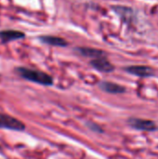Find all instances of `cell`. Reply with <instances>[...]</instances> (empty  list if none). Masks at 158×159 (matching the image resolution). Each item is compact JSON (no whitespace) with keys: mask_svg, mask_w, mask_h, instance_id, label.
<instances>
[{"mask_svg":"<svg viewBox=\"0 0 158 159\" xmlns=\"http://www.w3.org/2000/svg\"><path fill=\"white\" fill-rule=\"evenodd\" d=\"M25 37V34L17 30H3L0 31V39L2 43L7 44L11 41H15L18 39H22Z\"/></svg>","mask_w":158,"mask_h":159,"instance_id":"cell-6","label":"cell"},{"mask_svg":"<svg viewBox=\"0 0 158 159\" xmlns=\"http://www.w3.org/2000/svg\"><path fill=\"white\" fill-rule=\"evenodd\" d=\"M90 65L102 73H111L115 70V66L106 59V57H102L90 61Z\"/></svg>","mask_w":158,"mask_h":159,"instance_id":"cell-5","label":"cell"},{"mask_svg":"<svg viewBox=\"0 0 158 159\" xmlns=\"http://www.w3.org/2000/svg\"><path fill=\"white\" fill-rule=\"evenodd\" d=\"M75 50L82 56L84 57H88V58H91V59H98V58H102V57H106V52L102 50V49H97V48H76Z\"/></svg>","mask_w":158,"mask_h":159,"instance_id":"cell-7","label":"cell"},{"mask_svg":"<svg viewBox=\"0 0 158 159\" xmlns=\"http://www.w3.org/2000/svg\"><path fill=\"white\" fill-rule=\"evenodd\" d=\"M125 70L126 72L140 77H150L155 75L154 69L145 65H131L126 67Z\"/></svg>","mask_w":158,"mask_h":159,"instance_id":"cell-4","label":"cell"},{"mask_svg":"<svg viewBox=\"0 0 158 159\" xmlns=\"http://www.w3.org/2000/svg\"><path fill=\"white\" fill-rule=\"evenodd\" d=\"M16 71L22 78L31 82H34L43 86H51L53 84V78L44 72L26 67H18Z\"/></svg>","mask_w":158,"mask_h":159,"instance_id":"cell-1","label":"cell"},{"mask_svg":"<svg viewBox=\"0 0 158 159\" xmlns=\"http://www.w3.org/2000/svg\"><path fill=\"white\" fill-rule=\"evenodd\" d=\"M0 128L7 129L11 130H23L25 129L24 124L15 117H12L6 114H0Z\"/></svg>","mask_w":158,"mask_h":159,"instance_id":"cell-2","label":"cell"},{"mask_svg":"<svg viewBox=\"0 0 158 159\" xmlns=\"http://www.w3.org/2000/svg\"><path fill=\"white\" fill-rule=\"evenodd\" d=\"M39 40L47 45L54 46V47H67L68 42L59 36H53V35H41L39 36Z\"/></svg>","mask_w":158,"mask_h":159,"instance_id":"cell-10","label":"cell"},{"mask_svg":"<svg viewBox=\"0 0 158 159\" xmlns=\"http://www.w3.org/2000/svg\"><path fill=\"white\" fill-rule=\"evenodd\" d=\"M99 87L105 92L111 94H121L126 92V88L118 85L116 83L109 82V81H102L99 84Z\"/></svg>","mask_w":158,"mask_h":159,"instance_id":"cell-8","label":"cell"},{"mask_svg":"<svg viewBox=\"0 0 158 159\" xmlns=\"http://www.w3.org/2000/svg\"><path fill=\"white\" fill-rule=\"evenodd\" d=\"M129 124L139 130H144V131H155L157 129L156 124L152 121V120H147V119H142V118H129Z\"/></svg>","mask_w":158,"mask_h":159,"instance_id":"cell-3","label":"cell"},{"mask_svg":"<svg viewBox=\"0 0 158 159\" xmlns=\"http://www.w3.org/2000/svg\"><path fill=\"white\" fill-rule=\"evenodd\" d=\"M112 9L117 14L120 16V18L127 21V22H130L134 17H135V13L133 11L132 8L130 7H124V6H114L112 7Z\"/></svg>","mask_w":158,"mask_h":159,"instance_id":"cell-9","label":"cell"}]
</instances>
